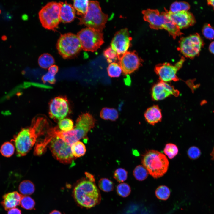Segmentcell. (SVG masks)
Instances as JSON below:
<instances>
[{
	"label": "cell",
	"mask_w": 214,
	"mask_h": 214,
	"mask_svg": "<svg viewBox=\"0 0 214 214\" xmlns=\"http://www.w3.org/2000/svg\"><path fill=\"white\" fill-rule=\"evenodd\" d=\"M128 172L124 169L118 168L115 171L113 177L117 182H121L126 180L127 178Z\"/></svg>",
	"instance_id": "37"
},
{
	"label": "cell",
	"mask_w": 214,
	"mask_h": 214,
	"mask_svg": "<svg viewBox=\"0 0 214 214\" xmlns=\"http://www.w3.org/2000/svg\"><path fill=\"white\" fill-rule=\"evenodd\" d=\"M56 74L48 70V72L42 76V80L44 83L48 82L51 84H54L56 81L55 78Z\"/></svg>",
	"instance_id": "41"
},
{
	"label": "cell",
	"mask_w": 214,
	"mask_h": 214,
	"mask_svg": "<svg viewBox=\"0 0 214 214\" xmlns=\"http://www.w3.org/2000/svg\"><path fill=\"white\" fill-rule=\"evenodd\" d=\"M7 214H21V211L17 208H14L8 211Z\"/></svg>",
	"instance_id": "42"
},
{
	"label": "cell",
	"mask_w": 214,
	"mask_h": 214,
	"mask_svg": "<svg viewBox=\"0 0 214 214\" xmlns=\"http://www.w3.org/2000/svg\"><path fill=\"white\" fill-rule=\"evenodd\" d=\"M100 116L104 120L115 121L118 118L119 114L117 110L115 108L105 107L101 111Z\"/></svg>",
	"instance_id": "22"
},
{
	"label": "cell",
	"mask_w": 214,
	"mask_h": 214,
	"mask_svg": "<svg viewBox=\"0 0 214 214\" xmlns=\"http://www.w3.org/2000/svg\"><path fill=\"white\" fill-rule=\"evenodd\" d=\"M55 60L53 56L48 53L41 55L38 59V63L40 66L43 69L48 68L54 65Z\"/></svg>",
	"instance_id": "24"
},
{
	"label": "cell",
	"mask_w": 214,
	"mask_h": 214,
	"mask_svg": "<svg viewBox=\"0 0 214 214\" xmlns=\"http://www.w3.org/2000/svg\"><path fill=\"white\" fill-rule=\"evenodd\" d=\"M21 207L28 210L33 209L35 205V202L31 197L27 196H23L20 203Z\"/></svg>",
	"instance_id": "36"
},
{
	"label": "cell",
	"mask_w": 214,
	"mask_h": 214,
	"mask_svg": "<svg viewBox=\"0 0 214 214\" xmlns=\"http://www.w3.org/2000/svg\"><path fill=\"white\" fill-rule=\"evenodd\" d=\"M70 110L66 97L58 96L52 99L49 104V114L52 119L60 121L65 118Z\"/></svg>",
	"instance_id": "12"
},
{
	"label": "cell",
	"mask_w": 214,
	"mask_h": 214,
	"mask_svg": "<svg viewBox=\"0 0 214 214\" xmlns=\"http://www.w3.org/2000/svg\"><path fill=\"white\" fill-rule=\"evenodd\" d=\"M179 91L167 82L159 81L152 86L151 92L152 99L155 101L163 100L171 95L177 97Z\"/></svg>",
	"instance_id": "14"
},
{
	"label": "cell",
	"mask_w": 214,
	"mask_h": 214,
	"mask_svg": "<svg viewBox=\"0 0 214 214\" xmlns=\"http://www.w3.org/2000/svg\"><path fill=\"white\" fill-rule=\"evenodd\" d=\"M99 188L105 192H109L112 191L114 188L113 182L106 178H101L98 182Z\"/></svg>",
	"instance_id": "33"
},
{
	"label": "cell",
	"mask_w": 214,
	"mask_h": 214,
	"mask_svg": "<svg viewBox=\"0 0 214 214\" xmlns=\"http://www.w3.org/2000/svg\"><path fill=\"white\" fill-rule=\"evenodd\" d=\"M209 49L210 51L214 54V41L211 42L210 44Z\"/></svg>",
	"instance_id": "44"
},
{
	"label": "cell",
	"mask_w": 214,
	"mask_h": 214,
	"mask_svg": "<svg viewBox=\"0 0 214 214\" xmlns=\"http://www.w3.org/2000/svg\"><path fill=\"white\" fill-rule=\"evenodd\" d=\"M204 43L198 33L181 37L178 50L185 57L193 59L199 54Z\"/></svg>",
	"instance_id": "8"
},
{
	"label": "cell",
	"mask_w": 214,
	"mask_h": 214,
	"mask_svg": "<svg viewBox=\"0 0 214 214\" xmlns=\"http://www.w3.org/2000/svg\"><path fill=\"white\" fill-rule=\"evenodd\" d=\"M132 39L126 28L120 29L114 34L111 43V47L117 53L118 60L128 51Z\"/></svg>",
	"instance_id": "11"
},
{
	"label": "cell",
	"mask_w": 214,
	"mask_h": 214,
	"mask_svg": "<svg viewBox=\"0 0 214 214\" xmlns=\"http://www.w3.org/2000/svg\"><path fill=\"white\" fill-rule=\"evenodd\" d=\"M71 151L75 157H79L85 153L86 149L85 145L82 142L78 141L73 143L71 146Z\"/></svg>",
	"instance_id": "26"
},
{
	"label": "cell",
	"mask_w": 214,
	"mask_h": 214,
	"mask_svg": "<svg viewBox=\"0 0 214 214\" xmlns=\"http://www.w3.org/2000/svg\"><path fill=\"white\" fill-rule=\"evenodd\" d=\"M208 5L212 6L214 10V0H209L207 1Z\"/></svg>",
	"instance_id": "45"
},
{
	"label": "cell",
	"mask_w": 214,
	"mask_h": 214,
	"mask_svg": "<svg viewBox=\"0 0 214 214\" xmlns=\"http://www.w3.org/2000/svg\"><path fill=\"white\" fill-rule=\"evenodd\" d=\"M56 48L59 54L64 59L76 56L82 49L78 36L71 33L60 36L57 42Z\"/></svg>",
	"instance_id": "5"
},
{
	"label": "cell",
	"mask_w": 214,
	"mask_h": 214,
	"mask_svg": "<svg viewBox=\"0 0 214 214\" xmlns=\"http://www.w3.org/2000/svg\"><path fill=\"white\" fill-rule=\"evenodd\" d=\"M20 192L25 196L33 193L35 191V187L33 183L29 180H24L20 184L18 188Z\"/></svg>",
	"instance_id": "25"
},
{
	"label": "cell",
	"mask_w": 214,
	"mask_h": 214,
	"mask_svg": "<svg viewBox=\"0 0 214 214\" xmlns=\"http://www.w3.org/2000/svg\"><path fill=\"white\" fill-rule=\"evenodd\" d=\"M166 12L168 17L180 29L191 26L196 23L194 15L188 11L172 12L166 10Z\"/></svg>",
	"instance_id": "16"
},
{
	"label": "cell",
	"mask_w": 214,
	"mask_h": 214,
	"mask_svg": "<svg viewBox=\"0 0 214 214\" xmlns=\"http://www.w3.org/2000/svg\"><path fill=\"white\" fill-rule=\"evenodd\" d=\"M103 54L105 57L106 58L108 62L109 63H112L118 59L117 53L111 47L105 50Z\"/></svg>",
	"instance_id": "38"
},
{
	"label": "cell",
	"mask_w": 214,
	"mask_h": 214,
	"mask_svg": "<svg viewBox=\"0 0 214 214\" xmlns=\"http://www.w3.org/2000/svg\"><path fill=\"white\" fill-rule=\"evenodd\" d=\"M71 146L56 136L51 140L48 146L55 158L61 163L68 164L71 163L74 159Z\"/></svg>",
	"instance_id": "9"
},
{
	"label": "cell",
	"mask_w": 214,
	"mask_h": 214,
	"mask_svg": "<svg viewBox=\"0 0 214 214\" xmlns=\"http://www.w3.org/2000/svg\"><path fill=\"white\" fill-rule=\"evenodd\" d=\"M166 15V18L164 29L168 31L170 35L174 39L177 37L181 35L183 33L177 25L168 17L166 13V10H165Z\"/></svg>",
	"instance_id": "21"
},
{
	"label": "cell",
	"mask_w": 214,
	"mask_h": 214,
	"mask_svg": "<svg viewBox=\"0 0 214 214\" xmlns=\"http://www.w3.org/2000/svg\"><path fill=\"white\" fill-rule=\"evenodd\" d=\"M59 2L52 1L47 3L39 11L38 16L41 24L44 28L54 30L61 22Z\"/></svg>",
	"instance_id": "6"
},
{
	"label": "cell",
	"mask_w": 214,
	"mask_h": 214,
	"mask_svg": "<svg viewBox=\"0 0 214 214\" xmlns=\"http://www.w3.org/2000/svg\"><path fill=\"white\" fill-rule=\"evenodd\" d=\"M108 75L111 77H118L122 72V69L118 63L113 62L110 63L107 68Z\"/></svg>",
	"instance_id": "29"
},
{
	"label": "cell",
	"mask_w": 214,
	"mask_h": 214,
	"mask_svg": "<svg viewBox=\"0 0 214 214\" xmlns=\"http://www.w3.org/2000/svg\"><path fill=\"white\" fill-rule=\"evenodd\" d=\"M210 155L212 157V159L214 160V147L211 152Z\"/></svg>",
	"instance_id": "47"
},
{
	"label": "cell",
	"mask_w": 214,
	"mask_h": 214,
	"mask_svg": "<svg viewBox=\"0 0 214 214\" xmlns=\"http://www.w3.org/2000/svg\"><path fill=\"white\" fill-rule=\"evenodd\" d=\"M89 1L87 0L73 1V7L78 15L82 17L86 14L88 10Z\"/></svg>",
	"instance_id": "23"
},
{
	"label": "cell",
	"mask_w": 214,
	"mask_h": 214,
	"mask_svg": "<svg viewBox=\"0 0 214 214\" xmlns=\"http://www.w3.org/2000/svg\"><path fill=\"white\" fill-rule=\"evenodd\" d=\"M163 151L164 154L169 159H172L177 154L178 149L175 144L169 143L166 145Z\"/></svg>",
	"instance_id": "32"
},
{
	"label": "cell",
	"mask_w": 214,
	"mask_h": 214,
	"mask_svg": "<svg viewBox=\"0 0 214 214\" xmlns=\"http://www.w3.org/2000/svg\"><path fill=\"white\" fill-rule=\"evenodd\" d=\"M143 166L149 174L155 178L163 176L167 171L169 161L166 156L162 153L155 150L147 151L142 160Z\"/></svg>",
	"instance_id": "3"
},
{
	"label": "cell",
	"mask_w": 214,
	"mask_h": 214,
	"mask_svg": "<svg viewBox=\"0 0 214 214\" xmlns=\"http://www.w3.org/2000/svg\"><path fill=\"white\" fill-rule=\"evenodd\" d=\"M47 119L44 117H36L32 120L31 125L22 128L11 141L15 146L18 157L26 155L36 142L37 137L43 134L45 128L49 127Z\"/></svg>",
	"instance_id": "1"
},
{
	"label": "cell",
	"mask_w": 214,
	"mask_h": 214,
	"mask_svg": "<svg viewBox=\"0 0 214 214\" xmlns=\"http://www.w3.org/2000/svg\"><path fill=\"white\" fill-rule=\"evenodd\" d=\"M108 18V15L102 11L98 1H89L88 11L84 16L78 18L79 24L102 32Z\"/></svg>",
	"instance_id": "4"
},
{
	"label": "cell",
	"mask_w": 214,
	"mask_h": 214,
	"mask_svg": "<svg viewBox=\"0 0 214 214\" xmlns=\"http://www.w3.org/2000/svg\"><path fill=\"white\" fill-rule=\"evenodd\" d=\"M82 49L85 51L94 52L100 48L104 43L102 32L86 27L77 33Z\"/></svg>",
	"instance_id": "7"
},
{
	"label": "cell",
	"mask_w": 214,
	"mask_h": 214,
	"mask_svg": "<svg viewBox=\"0 0 214 214\" xmlns=\"http://www.w3.org/2000/svg\"><path fill=\"white\" fill-rule=\"evenodd\" d=\"M142 60L136 51H128L119 60L118 64L124 75L130 74L142 65Z\"/></svg>",
	"instance_id": "13"
},
{
	"label": "cell",
	"mask_w": 214,
	"mask_h": 214,
	"mask_svg": "<svg viewBox=\"0 0 214 214\" xmlns=\"http://www.w3.org/2000/svg\"><path fill=\"white\" fill-rule=\"evenodd\" d=\"M142 12L144 20L149 23L151 28L156 30L164 28L166 18L165 10L160 13L157 9H148Z\"/></svg>",
	"instance_id": "15"
},
{
	"label": "cell",
	"mask_w": 214,
	"mask_h": 214,
	"mask_svg": "<svg viewBox=\"0 0 214 214\" xmlns=\"http://www.w3.org/2000/svg\"><path fill=\"white\" fill-rule=\"evenodd\" d=\"M74 198L81 207L90 208L99 204L101 200L100 192L94 182L89 180H83L74 187Z\"/></svg>",
	"instance_id": "2"
},
{
	"label": "cell",
	"mask_w": 214,
	"mask_h": 214,
	"mask_svg": "<svg viewBox=\"0 0 214 214\" xmlns=\"http://www.w3.org/2000/svg\"><path fill=\"white\" fill-rule=\"evenodd\" d=\"M155 194L158 199L166 200L168 199L170 196V191L167 186L161 185L159 186L156 190Z\"/></svg>",
	"instance_id": "31"
},
{
	"label": "cell",
	"mask_w": 214,
	"mask_h": 214,
	"mask_svg": "<svg viewBox=\"0 0 214 214\" xmlns=\"http://www.w3.org/2000/svg\"><path fill=\"white\" fill-rule=\"evenodd\" d=\"M85 174L89 181L95 182V179L94 177V176L92 175L87 172Z\"/></svg>",
	"instance_id": "43"
},
{
	"label": "cell",
	"mask_w": 214,
	"mask_h": 214,
	"mask_svg": "<svg viewBox=\"0 0 214 214\" xmlns=\"http://www.w3.org/2000/svg\"><path fill=\"white\" fill-rule=\"evenodd\" d=\"M202 33L207 38L213 39L214 38V28L210 24H206L203 27Z\"/></svg>",
	"instance_id": "39"
},
{
	"label": "cell",
	"mask_w": 214,
	"mask_h": 214,
	"mask_svg": "<svg viewBox=\"0 0 214 214\" xmlns=\"http://www.w3.org/2000/svg\"><path fill=\"white\" fill-rule=\"evenodd\" d=\"M190 8V5L187 2L175 1L171 5L169 11L172 12H176L182 11H188Z\"/></svg>",
	"instance_id": "30"
},
{
	"label": "cell",
	"mask_w": 214,
	"mask_h": 214,
	"mask_svg": "<svg viewBox=\"0 0 214 214\" xmlns=\"http://www.w3.org/2000/svg\"><path fill=\"white\" fill-rule=\"evenodd\" d=\"M144 117L148 123L154 125L162 120L161 110L158 105H154L146 110L144 114Z\"/></svg>",
	"instance_id": "20"
},
{
	"label": "cell",
	"mask_w": 214,
	"mask_h": 214,
	"mask_svg": "<svg viewBox=\"0 0 214 214\" xmlns=\"http://www.w3.org/2000/svg\"><path fill=\"white\" fill-rule=\"evenodd\" d=\"M116 191L119 195L123 197H126L130 194L131 188L128 184L122 183L118 185Z\"/></svg>",
	"instance_id": "35"
},
{
	"label": "cell",
	"mask_w": 214,
	"mask_h": 214,
	"mask_svg": "<svg viewBox=\"0 0 214 214\" xmlns=\"http://www.w3.org/2000/svg\"><path fill=\"white\" fill-rule=\"evenodd\" d=\"M185 61L184 57H182L174 65L168 62L157 64L155 67L154 71L159 77V81L167 83L179 81V78L177 75V73L182 67Z\"/></svg>",
	"instance_id": "10"
},
{
	"label": "cell",
	"mask_w": 214,
	"mask_h": 214,
	"mask_svg": "<svg viewBox=\"0 0 214 214\" xmlns=\"http://www.w3.org/2000/svg\"><path fill=\"white\" fill-rule=\"evenodd\" d=\"M95 122V119L92 115L86 113L79 116L76 120L75 126L87 134L94 127Z\"/></svg>",
	"instance_id": "18"
},
{
	"label": "cell",
	"mask_w": 214,
	"mask_h": 214,
	"mask_svg": "<svg viewBox=\"0 0 214 214\" xmlns=\"http://www.w3.org/2000/svg\"><path fill=\"white\" fill-rule=\"evenodd\" d=\"M58 126L61 131L64 132L70 131L74 127L73 121L67 118H64L60 120L58 122Z\"/></svg>",
	"instance_id": "34"
},
{
	"label": "cell",
	"mask_w": 214,
	"mask_h": 214,
	"mask_svg": "<svg viewBox=\"0 0 214 214\" xmlns=\"http://www.w3.org/2000/svg\"><path fill=\"white\" fill-rule=\"evenodd\" d=\"M59 3L60 5L61 22L67 23L73 21L75 17V10L73 7L67 1Z\"/></svg>",
	"instance_id": "19"
},
{
	"label": "cell",
	"mask_w": 214,
	"mask_h": 214,
	"mask_svg": "<svg viewBox=\"0 0 214 214\" xmlns=\"http://www.w3.org/2000/svg\"><path fill=\"white\" fill-rule=\"evenodd\" d=\"M187 154L190 159L195 160L197 159L200 157L201 154V152L198 147L193 146L188 149Z\"/></svg>",
	"instance_id": "40"
},
{
	"label": "cell",
	"mask_w": 214,
	"mask_h": 214,
	"mask_svg": "<svg viewBox=\"0 0 214 214\" xmlns=\"http://www.w3.org/2000/svg\"><path fill=\"white\" fill-rule=\"evenodd\" d=\"M149 173L143 165L137 166L133 171V175L135 178L139 181H143L148 177Z\"/></svg>",
	"instance_id": "28"
},
{
	"label": "cell",
	"mask_w": 214,
	"mask_h": 214,
	"mask_svg": "<svg viewBox=\"0 0 214 214\" xmlns=\"http://www.w3.org/2000/svg\"><path fill=\"white\" fill-rule=\"evenodd\" d=\"M15 149V146L11 141H6L1 145L0 152L4 157H10L13 155Z\"/></svg>",
	"instance_id": "27"
},
{
	"label": "cell",
	"mask_w": 214,
	"mask_h": 214,
	"mask_svg": "<svg viewBox=\"0 0 214 214\" xmlns=\"http://www.w3.org/2000/svg\"><path fill=\"white\" fill-rule=\"evenodd\" d=\"M23 196L17 191L6 193L3 196L1 204L5 210L8 211L20 204Z\"/></svg>",
	"instance_id": "17"
},
{
	"label": "cell",
	"mask_w": 214,
	"mask_h": 214,
	"mask_svg": "<svg viewBox=\"0 0 214 214\" xmlns=\"http://www.w3.org/2000/svg\"><path fill=\"white\" fill-rule=\"evenodd\" d=\"M49 214H62V213L59 211L56 210H54L52 211ZM64 214H65L64 213Z\"/></svg>",
	"instance_id": "46"
}]
</instances>
